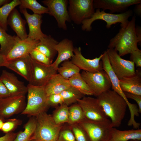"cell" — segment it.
<instances>
[{"label": "cell", "mask_w": 141, "mask_h": 141, "mask_svg": "<svg viewBox=\"0 0 141 141\" xmlns=\"http://www.w3.org/2000/svg\"><path fill=\"white\" fill-rule=\"evenodd\" d=\"M119 84L123 92L141 96V70H137L133 75L119 80Z\"/></svg>", "instance_id": "cell-21"}, {"label": "cell", "mask_w": 141, "mask_h": 141, "mask_svg": "<svg viewBox=\"0 0 141 141\" xmlns=\"http://www.w3.org/2000/svg\"><path fill=\"white\" fill-rule=\"evenodd\" d=\"M69 126L74 135L76 141H90L86 132L78 124Z\"/></svg>", "instance_id": "cell-37"}, {"label": "cell", "mask_w": 141, "mask_h": 141, "mask_svg": "<svg viewBox=\"0 0 141 141\" xmlns=\"http://www.w3.org/2000/svg\"><path fill=\"white\" fill-rule=\"evenodd\" d=\"M106 51L111 67L119 80L135 74L133 62L122 58L114 49L108 48Z\"/></svg>", "instance_id": "cell-10"}, {"label": "cell", "mask_w": 141, "mask_h": 141, "mask_svg": "<svg viewBox=\"0 0 141 141\" xmlns=\"http://www.w3.org/2000/svg\"><path fill=\"white\" fill-rule=\"evenodd\" d=\"M70 86L68 80L62 77L59 74L54 75L45 86L47 96L60 94Z\"/></svg>", "instance_id": "cell-23"}, {"label": "cell", "mask_w": 141, "mask_h": 141, "mask_svg": "<svg viewBox=\"0 0 141 141\" xmlns=\"http://www.w3.org/2000/svg\"><path fill=\"white\" fill-rule=\"evenodd\" d=\"M7 62L5 56L0 54V67H5Z\"/></svg>", "instance_id": "cell-46"}, {"label": "cell", "mask_w": 141, "mask_h": 141, "mask_svg": "<svg viewBox=\"0 0 141 141\" xmlns=\"http://www.w3.org/2000/svg\"><path fill=\"white\" fill-rule=\"evenodd\" d=\"M20 10L25 16L28 26L29 32L27 38L32 40H39L47 36L41 29L42 22V15L34 14H31L25 9H20Z\"/></svg>", "instance_id": "cell-16"}, {"label": "cell", "mask_w": 141, "mask_h": 141, "mask_svg": "<svg viewBox=\"0 0 141 141\" xmlns=\"http://www.w3.org/2000/svg\"><path fill=\"white\" fill-rule=\"evenodd\" d=\"M39 41L27 38L24 40L20 39L5 56L7 62L29 55L31 51L35 48Z\"/></svg>", "instance_id": "cell-18"}, {"label": "cell", "mask_w": 141, "mask_h": 141, "mask_svg": "<svg viewBox=\"0 0 141 141\" xmlns=\"http://www.w3.org/2000/svg\"><path fill=\"white\" fill-rule=\"evenodd\" d=\"M136 32L138 41V43H141V28L140 26L136 27Z\"/></svg>", "instance_id": "cell-45"}, {"label": "cell", "mask_w": 141, "mask_h": 141, "mask_svg": "<svg viewBox=\"0 0 141 141\" xmlns=\"http://www.w3.org/2000/svg\"><path fill=\"white\" fill-rule=\"evenodd\" d=\"M52 115L55 123L59 125L67 123L69 116V106L62 104L56 108Z\"/></svg>", "instance_id": "cell-34"}, {"label": "cell", "mask_w": 141, "mask_h": 141, "mask_svg": "<svg viewBox=\"0 0 141 141\" xmlns=\"http://www.w3.org/2000/svg\"><path fill=\"white\" fill-rule=\"evenodd\" d=\"M57 141H76L69 126L63 125L59 132Z\"/></svg>", "instance_id": "cell-36"}, {"label": "cell", "mask_w": 141, "mask_h": 141, "mask_svg": "<svg viewBox=\"0 0 141 141\" xmlns=\"http://www.w3.org/2000/svg\"><path fill=\"white\" fill-rule=\"evenodd\" d=\"M36 126L35 117H30L24 126V131L18 133L14 141H29L35 131Z\"/></svg>", "instance_id": "cell-30"}, {"label": "cell", "mask_w": 141, "mask_h": 141, "mask_svg": "<svg viewBox=\"0 0 141 141\" xmlns=\"http://www.w3.org/2000/svg\"><path fill=\"white\" fill-rule=\"evenodd\" d=\"M29 141H34L33 140L31 139V140H30Z\"/></svg>", "instance_id": "cell-51"}, {"label": "cell", "mask_w": 141, "mask_h": 141, "mask_svg": "<svg viewBox=\"0 0 141 141\" xmlns=\"http://www.w3.org/2000/svg\"><path fill=\"white\" fill-rule=\"evenodd\" d=\"M124 92L127 98L133 99L136 102L138 105L139 113H141V96L126 92Z\"/></svg>", "instance_id": "cell-42"}, {"label": "cell", "mask_w": 141, "mask_h": 141, "mask_svg": "<svg viewBox=\"0 0 141 141\" xmlns=\"http://www.w3.org/2000/svg\"><path fill=\"white\" fill-rule=\"evenodd\" d=\"M68 11L71 21L80 25L95 12L93 0H69Z\"/></svg>", "instance_id": "cell-7"}, {"label": "cell", "mask_w": 141, "mask_h": 141, "mask_svg": "<svg viewBox=\"0 0 141 141\" xmlns=\"http://www.w3.org/2000/svg\"><path fill=\"white\" fill-rule=\"evenodd\" d=\"M130 54V61L133 62L137 67H141V50L139 49Z\"/></svg>", "instance_id": "cell-41"}, {"label": "cell", "mask_w": 141, "mask_h": 141, "mask_svg": "<svg viewBox=\"0 0 141 141\" xmlns=\"http://www.w3.org/2000/svg\"><path fill=\"white\" fill-rule=\"evenodd\" d=\"M81 74L95 96L97 97L111 87L109 78L103 70L95 73L83 70Z\"/></svg>", "instance_id": "cell-9"}, {"label": "cell", "mask_w": 141, "mask_h": 141, "mask_svg": "<svg viewBox=\"0 0 141 141\" xmlns=\"http://www.w3.org/2000/svg\"><path fill=\"white\" fill-rule=\"evenodd\" d=\"M85 131L90 141H108L113 128L106 124L86 120L78 124Z\"/></svg>", "instance_id": "cell-11"}, {"label": "cell", "mask_w": 141, "mask_h": 141, "mask_svg": "<svg viewBox=\"0 0 141 141\" xmlns=\"http://www.w3.org/2000/svg\"><path fill=\"white\" fill-rule=\"evenodd\" d=\"M3 122L0 119V130L1 129L3 125Z\"/></svg>", "instance_id": "cell-49"}, {"label": "cell", "mask_w": 141, "mask_h": 141, "mask_svg": "<svg viewBox=\"0 0 141 141\" xmlns=\"http://www.w3.org/2000/svg\"><path fill=\"white\" fill-rule=\"evenodd\" d=\"M47 102L49 107L55 108L64 103L62 98L60 94L52 95L47 96Z\"/></svg>", "instance_id": "cell-40"}, {"label": "cell", "mask_w": 141, "mask_h": 141, "mask_svg": "<svg viewBox=\"0 0 141 141\" xmlns=\"http://www.w3.org/2000/svg\"><path fill=\"white\" fill-rule=\"evenodd\" d=\"M80 70L78 67L69 60L63 62L61 66L57 69L58 74L67 80H68L74 75L79 73Z\"/></svg>", "instance_id": "cell-32"}, {"label": "cell", "mask_w": 141, "mask_h": 141, "mask_svg": "<svg viewBox=\"0 0 141 141\" xmlns=\"http://www.w3.org/2000/svg\"><path fill=\"white\" fill-rule=\"evenodd\" d=\"M134 139L141 140L140 129L121 131L113 127L108 141H128Z\"/></svg>", "instance_id": "cell-26"}, {"label": "cell", "mask_w": 141, "mask_h": 141, "mask_svg": "<svg viewBox=\"0 0 141 141\" xmlns=\"http://www.w3.org/2000/svg\"><path fill=\"white\" fill-rule=\"evenodd\" d=\"M35 117L36 128L30 140L34 141H57L63 124H56L52 115L47 113L46 111L40 113Z\"/></svg>", "instance_id": "cell-3"}, {"label": "cell", "mask_w": 141, "mask_h": 141, "mask_svg": "<svg viewBox=\"0 0 141 141\" xmlns=\"http://www.w3.org/2000/svg\"><path fill=\"white\" fill-rule=\"evenodd\" d=\"M130 141H141V140L137 139H132L130 140Z\"/></svg>", "instance_id": "cell-50"}, {"label": "cell", "mask_w": 141, "mask_h": 141, "mask_svg": "<svg viewBox=\"0 0 141 141\" xmlns=\"http://www.w3.org/2000/svg\"><path fill=\"white\" fill-rule=\"evenodd\" d=\"M25 95L10 96L0 100V117L8 118L21 113L26 104Z\"/></svg>", "instance_id": "cell-13"}, {"label": "cell", "mask_w": 141, "mask_h": 141, "mask_svg": "<svg viewBox=\"0 0 141 141\" xmlns=\"http://www.w3.org/2000/svg\"><path fill=\"white\" fill-rule=\"evenodd\" d=\"M31 77L29 84L32 85L45 86L52 77L57 74L58 67L53 63L50 65H46L31 58Z\"/></svg>", "instance_id": "cell-8"}, {"label": "cell", "mask_w": 141, "mask_h": 141, "mask_svg": "<svg viewBox=\"0 0 141 141\" xmlns=\"http://www.w3.org/2000/svg\"><path fill=\"white\" fill-rule=\"evenodd\" d=\"M11 1L10 0H0V8L3 6L9 3Z\"/></svg>", "instance_id": "cell-48"}, {"label": "cell", "mask_w": 141, "mask_h": 141, "mask_svg": "<svg viewBox=\"0 0 141 141\" xmlns=\"http://www.w3.org/2000/svg\"><path fill=\"white\" fill-rule=\"evenodd\" d=\"M135 11L137 15L139 16H141V3L136 4L135 7Z\"/></svg>", "instance_id": "cell-47"}, {"label": "cell", "mask_w": 141, "mask_h": 141, "mask_svg": "<svg viewBox=\"0 0 141 141\" xmlns=\"http://www.w3.org/2000/svg\"><path fill=\"white\" fill-rule=\"evenodd\" d=\"M20 9H29L34 14L39 15L44 13L49 14L48 8L42 6L36 0H20Z\"/></svg>", "instance_id": "cell-35"}, {"label": "cell", "mask_w": 141, "mask_h": 141, "mask_svg": "<svg viewBox=\"0 0 141 141\" xmlns=\"http://www.w3.org/2000/svg\"><path fill=\"white\" fill-rule=\"evenodd\" d=\"M77 103L81 108L87 120L106 124H111L99 104L97 98L84 96L78 99Z\"/></svg>", "instance_id": "cell-6"}, {"label": "cell", "mask_w": 141, "mask_h": 141, "mask_svg": "<svg viewBox=\"0 0 141 141\" xmlns=\"http://www.w3.org/2000/svg\"><path fill=\"white\" fill-rule=\"evenodd\" d=\"M97 98L106 115L110 119L112 126L119 127L127 106L124 98L115 91L110 89L98 96Z\"/></svg>", "instance_id": "cell-1"}, {"label": "cell", "mask_w": 141, "mask_h": 141, "mask_svg": "<svg viewBox=\"0 0 141 141\" xmlns=\"http://www.w3.org/2000/svg\"><path fill=\"white\" fill-rule=\"evenodd\" d=\"M101 60L103 70L107 73L109 78L113 90L123 96L124 93L120 87L119 80L111 67L106 51L103 53Z\"/></svg>", "instance_id": "cell-24"}, {"label": "cell", "mask_w": 141, "mask_h": 141, "mask_svg": "<svg viewBox=\"0 0 141 141\" xmlns=\"http://www.w3.org/2000/svg\"><path fill=\"white\" fill-rule=\"evenodd\" d=\"M20 39L17 36L8 34L6 31L0 27V54L5 56Z\"/></svg>", "instance_id": "cell-27"}, {"label": "cell", "mask_w": 141, "mask_h": 141, "mask_svg": "<svg viewBox=\"0 0 141 141\" xmlns=\"http://www.w3.org/2000/svg\"><path fill=\"white\" fill-rule=\"evenodd\" d=\"M27 22L23 19L17 9L14 8L10 13L7 20L8 25L15 32L17 36L22 40L28 37L25 25Z\"/></svg>", "instance_id": "cell-20"}, {"label": "cell", "mask_w": 141, "mask_h": 141, "mask_svg": "<svg viewBox=\"0 0 141 141\" xmlns=\"http://www.w3.org/2000/svg\"><path fill=\"white\" fill-rule=\"evenodd\" d=\"M140 3L141 0H93L95 9L109 10L111 13L125 12L129 7Z\"/></svg>", "instance_id": "cell-15"}, {"label": "cell", "mask_w": 141, "mask_h": 141, "mask_svg": "<svg viewBox=\"0 0 141 141\" xmlns=\"http://www.w3.org/2000/svg\"><path fill=\"white\" fill-rule=\"evenodd\" d=\"M74 56L71 61L79 69L90 73H95L103 70L102 62H100L103 54L98 57L92 59L86 58L82 55L81 48H74Z\"/></svg>", "instance_id": "cell-14"}, {"label": "cell", "mask_w": 141, "mask_h": 141, "mask_svg": "<svg viewBox=\"0 0 141 141\" xmlns=\"http://www.w3.org/2000/svg\"><path fill=\"white\" fill-rule=\"evenodd\" d=\"M64 103L68 106L77 103V100L81 99L84 96L74 88L70 86L60 94Z\"/></svg>", "instance_id": "cell-33"}, {"label": "cell", "mask_w": 141, "mask_h": 141, "mask_svg": "<svg viewBox=\"0 0 141 141\" xmlns=\"http://www.w3.org/2000/svg\"><path fill=\"white\" fill-rule=\"evenodd\" d=\"M18 133L13 132L7 133L4 136L0 137V141H14Z\"/></svg>", "instance_id": "cell-44"}, {"label": "cell", "mask_w": 141, "mask_h": 141, "mask_svg": "<svg viewBox=\"0 0 141 141\" xmlns=\"http://www.w3.org/2000/svg\"><path fill=\"white\" fill-rule=\"evenodd\" d=\"M136 16H133L125 27L121 28L119 32L110 40L108 48L113 49L121 57L137 50L138 41L136 32Z\"/></svg>", "instance_id": "cell-2"}, {"label": "cell", "mask_w": 141, "mask_h": 141, "mask_svg": "<svg viewBox=\"0 0 141 141\" xmlns=\"http://www.w3.org/2000/svg\"><path fill=\"white\" fill-rule=\"evenodd\" d=\"M58 42L50 35H47L39 40L35 49L53 60L57 53L55 46Z\"/></svg>", "instance_id": "cell-25"}, {"label": "cell", "mask_w": 141, "mask_h": 141, "mask_svg": "<svg viewBox=\"0 0 141 141\" xmlns=\"http://www.w3.org/2000/svg\"><path fill=\"white\" fill-rule=\"evenodd\" d=\"M20 4V0H13L0 8V27L6 31L8 30L7 20L10 13Z\"/></svg>", "instance_id": "cell-31"}, {"label": "cell", "mask_w": 141, "mask_h": 141, "mask_svg": "<svg viewBox=\"0 0 141 141\" xmlns=\"http://www.w3.org/2000/svg\"><path fill=\"white\" fill-rule=\"evenodd\" d=\"M132 14V11L130 10L120 13L114 14L107 13L104 10L100 11V9H97L90 18L83 21L81 28L83 31H90L92 29V24L97 20L105 21L107 28H110L113 25L118 23L121 24V28H124L128 25L129 21L128 19Z\"/></svg>", "instance_id": "cell-5"}, {"label": "cell", "mask_w": 141, "mask_h": 141, "mask_svg": "<svg viewBox=\"0 0 141 141\" xmlns=\"http://www.w3.org/2000/svg\"><path fill=\"white\" fill-rule=\"evenodd\" d=\"M42 2L48 8L49 14L53 16L56 20L58 27L66 30L67 27L66 21L70 22L67 5V0H45Z\"/></svg>", "instance_id": "cell-12"}, {"label": "cell", "mask_w": 141, "mask_h": 141, "mask_svg": "<svg viewBox=\"0 0 141 141\" xmlns=\"http://www.w3.org/2000/svg\"><path fill=\"white\" fill-rule=\"evenodd\" d=\"M10 96V93L0 77V100Z\"/></svg>", "instance_id": "cell-43"}, {"label": "cell", "mask_w": 141, "mask_h": 141, "mask_svg": "<svg viewBox=\"0 0 141 141\" xmlns=\"http://www.w3.org/2000/svg\"><path fill=\"white\" fill-rule=\"evenodd\" d=\"M68 80L70 86L76 89L84 96L93 95L92 92L80 73L74 75Z\"/></svg>", "instance_id": "cell-28"}, {"label": "cell", "mask_w": 141, "mask_h": 141, "mask_svg": "<svg viewBox=\"0 0 141 141\" xmlns=\"http://www.w3.org/2000/svg\"><path fill=\"white\" fill-rule=\"evenodd\" d=\"M5 67L20 75L29 82L30 81L31 63L29 55L7 62Z\"/></svg>", "instance_id": "cell-19"}, {"label": "cell", "mask_w": 141, "mask_h": 141, "mask_svg": "<svg viewBox=\"0 0 141 141\" xmlns=\"http://www.w3.org/2000/svg\"><path fill=\"white\" fill-rule=\"evenodd\" d=\"M22 123V120L16 118L9 119L6 122L3 123L1 130L6 133L12 132L21 125Z\"/></svg>", "instance_id": "cell-39"}, {"label": "cell", "mask_w": 141, "mask_h": 141, "mask_svg": "<svg viewBox=\"0 0 141 141\" xmlns=\"http://www.w3.org/2000/svg\"><path fill=\"white\" fill-rule=\"evenodd\" d=\"M87 120L80 106L75 103L69 106V116L67 124L70 125L79 124Z\"/></svg>", "instance_id": "cell-29"}, {"label": "cell", "mask_w": 141, "mask_h": 141, "mask_svg": "<svg viewBox=\"0 0 141 141\" xmlns=\"http://www.w3.org/2000/svg\"><path fill=\"white\" fill-rule=\"evenodd\" d=\"M55 48L58 54L53 63L57 67L61 62L69 60L74 56V48L73 42L68 39H64L58 42L55 45Z\"/></svg>", "instance_id": "cell-22"}, {"label": "cell", "mask_w": 141, "mask_h": 141, "mask_svg": "<svg viewBox=\"0 0 141 141\" xmlns=\"http://www.w3.org/2000/svg\"><path fill=\"white\" fill-rule=\"evenodd\" d=\"M29 55L32 59L39 63L46 65L52 63L53 60L35 48L31 51Z\"/></svg>", "instance_id": "cell-38"}, {"label": "cell", "mask_w": 141, "mask_h": 141, "mask_svg": "<svg viewBox=\"0 0 141 141\" xmlns=\"http://www.w3.org/2000/svg\"><path fill=\"white\" fill-rule=\"evenodd\" d=\"M27 87V102L21 114L35 116L40 113L46 111L49 107L47 102L45 86H36L29 84Z\"/></svg>", "instance_id": "cell-4"}, {"label": "cell", "mask_w": 141, "mask_h": 141, "mask_svg": "<svg viewBox=\"0 0 141 141\" xmlns=\"http://www.w3.org/2000/svg\"><path fill=\"white\" fill-rule=\"evenodd\" d=\"M0 77L9 91L10 96L25 95L27 93V86L13 74L3 70Z\"/></svg>", "instance_id": "cell-17"}]
</instances>
